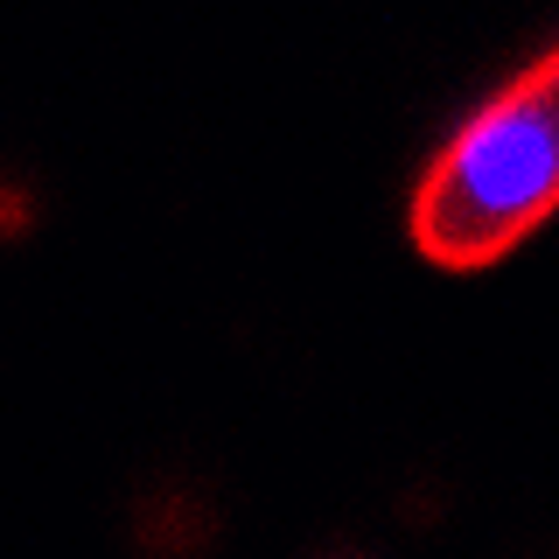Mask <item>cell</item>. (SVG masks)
<instances>
[{
  "label": "cell",
  "mask_w": 559,
  "mask_h": 559,
  "mask_svg": "<svg viewBox=\"0 0 559 559\" xmlns=\"http://www.w3.org/2000/svg\"><path fill=\"white\" fill-rule=\"evenodd\" d=\"M559 203V57H532L462 119L413 182L406 238L441 273H489Z\"/></svg>",
  "instance_id": "obj_1"
}]
</instances>
